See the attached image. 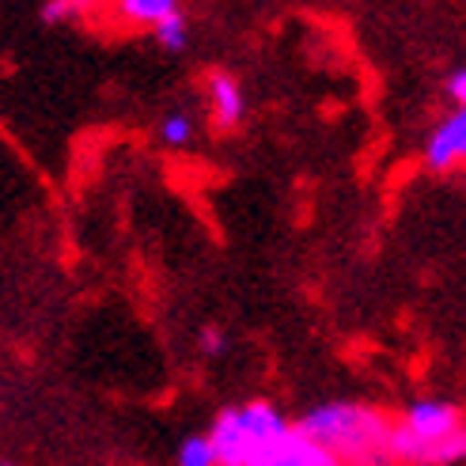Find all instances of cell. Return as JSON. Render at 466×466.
I'll list each match as a JSON object with an SVG mask.
<instances>
[{"instance_id": "11", "label": "cell", "mask_w": 466, "mask_h": 466, "mask_svg": "<svg viewBox=\"0 0 466 466\" xmlns=\"http://www.w3.org/2000/svg\"><path fill=\"white\" fill-rule=\"evenodd\" d=\"M178 466H217V451L208 444V436H186L178 444Z\"/></svg>"}, {"instance_id": "2", "label": "cell", "mask_w": 466, "mask_h": 466, "mask_svg": "<svg viewBox=\"0 0 466 466\" xmlns=\"http://www.w3.org/2000/svg\"><path fill=\"white\" fill-rule=\"evenodd\" d=\"M394 466L466 462V413L448 399H417L390 425Z\"/></svg>"}, {"instance_id": "9", "label": "cell", "mask_w": 466, "mask_h": 466, "mask_svg": "<svg viewBox=\"0 0 466 466\" xmlns=\"http://www.w3.org/2000/svg\"><path fill=\"white\" fill-rule=\"evenodd\" d=\"M96 0H46L42 5V23L46 27H65V23H80Z\"/></svg>"}, {"instance_id": "6", "label": "cell", "mask_w": 466, "mask_h": 466, "mask_svg": "<svg viewBox=\"0 0 466 466\" xmlns=\"http://www.w3.org/2000/svg\"><path fill=\"white\" fill-rule=\"evenodd\" d=\"M208 110H213V122L217 129H236L247 118V96L236 76L228 73H213L208 76Z\"/></svg>"}, {"instance_id": "7", "label": "cell", "mask_w": 466, "mask_h": 466, "mask_svg": "<svg viewBox=\"0 0 466 466\" xmlns=\"http://www.w3.org/2000/svg\"><path fill=\"white\" fill-rule=\"evenodd\" d=\"M122 19L137 23V27H159L163 19H171L182 12V0H118Z\"/></svg>"}, {"instance_id": "10", "label": "cell", "mask_w": 466, "mask_h": 466, "mask_svg": "<svg viewBox=\"0 0 466 466\" xmlns=\"http://www.w3.org/2000/svg\"><path fill=\"white\" fill-rule=\"evenodd\" d=\"M152 38L159 42V50H167V54H182L186 46H190V19H186L182 12L171 15V19H163L159 27H152Z\"/></svg>"}, {"instance_id": "8", "label": "cell", "mask_w": 466, "mask_h": 466, "mask_svg": "<svg viewBox=\"0 0 466 466\" xmlns=\"http://www.w3.org/2000/svg\"><path fill=\"white\" fill-rule=\"evenodd\" d=\"M156 137H159V145L163 148H190L194 145V137H198V126L194 118L186 110H171V114H163L159 126H156Z\"/></svg>"}, {"instance_id": "1", "label": "cell", "mask_w": 466, "mask_h": 466, "mask_svg": "<svg viewBox=\"0 0 466 466\" xmlns=\"http://www.w3.org/2000/svg\"><path fill=\"white\" fill-rule=\"evenodd\" d=\"M315 444H322L341 466H394L390 459V425L380 406L368 402H319L296 421Z\"/></svg>"}, {"instance_id": "12", "label": "cell", "mask_w": 466, "mask_h": 466, "mask_svg": "<svg viewBox=\"0 0 466 466\" xmlns=\"http://www.w3.org/2000/svg\"><path fill=\"white\" fill-rule=\"evenodd\" d=\"M198 349L205 357H220V353H228V334L220 330V326H205V330L198 334Z\"/></svg>"}, {"instance_id": "5", "label": "cell", "mask_w": 466, "mask_h": 466, "mask_svg": "<svg viewBox=\"0 0 466 466\" xmlns=\"http://www.w3.org/2000/svg\"><path fill=\"white\" fill-rule=\"evenodd\" d=\"M425 163L432 171H451L466 163V106H455L425 141Z\"/></svg>"}, {"instance_id": "4", "label": "cell", "mask_w": 466, "mask_h": 466, "mask_svg": "<svg viewBox=\"0 0 466 466\" xmlns=\"http://www.w3.org/2000/svg\"><path fill=\"white\" fill-rule=\"evenodd\" d=\"M250 466H341V462L322 444H315L299 425H289L281 436H273L269 444L254 455Z\"/></svg>"}, {"instance_id": "13", "label": "cell", "mask_w": 466, "mask_h": 466, "mask_svg": "<svg viewBox=\"0 0 466 466\" xmlns=\"http://www.w3.org/2000/svg\"><path fill=\"white\" fill-rule=\"evenodd\" d=\"M448 96H451L455 106H466V68L451 73V80H448Z\"/></svg>"}, {"instance_id": "3", "label": "cell", "mask_w": 466, "mask_h": 466, "mask_svg": "<svg viewBox=\"0 0 466 466\" xmlns=\"http://www.w3.org/2000/svg\"><path fill=\"white\" fill-rule=\"evenodd\" d=\"M292 421L266 399H254L243 406H228L217 413L208 429V444L217 451V466H250L273 436H281Z\"/></svg>"}]
</instances>
